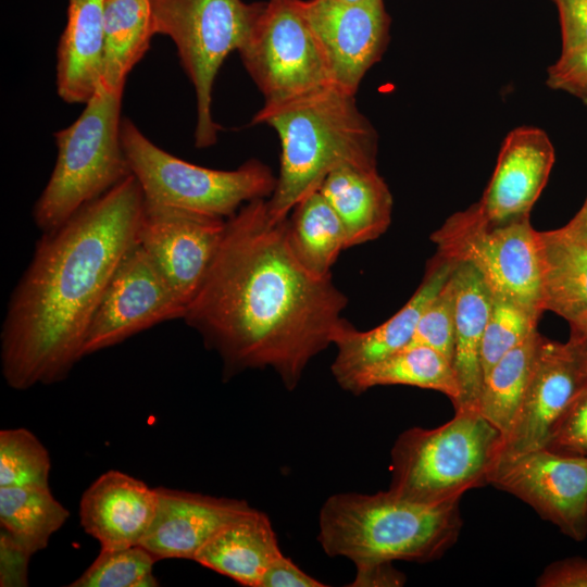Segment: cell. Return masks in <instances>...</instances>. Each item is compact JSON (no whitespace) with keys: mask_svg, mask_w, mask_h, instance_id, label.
<instances>
[{"mask_svg":"<svg viewBox=\"0 0 587 587\" xmlns=\"http://www.w3.org/2000/svg\"><path fill=\"white\" fill-rule=\"evenodd\" d=\"M157 510L141 541L158 561L193 560L223 527L253 508L245 500L155 487Z\"/></svg>","mask_w":587,"mask_h":587,"instance_id":"2e32d148","label":"cell"},{"mask_svg":"<svg viewBox=\"0 0 587 587\" xmlns=\"http://www.w3.org/2000/svg\"><path fill=\"white\" fill-rule=\"evenodd\" d=\"M266 200H252L226 220L183 320L220 355L225 379L271 367L292 390L310 361L334 345L348 299L332 275L301 264L287 218L273 220Z\"/></svg>","mask_w":587,"mask_h":587,"instance_id":"6da1fadb","label":"cell"},{"mask_svg":"<svg viewBox=\"0 0 587 587\" xmlns=\"http://www.w3.org/2000/svg\"><path fill=\"white\" fill-rule=\"evenodd\" d=\"M455 326V289L452 273L422 313L410 345L437 350L452 362Z\"/></svg>","mask_w":587,"mask_h":587,"instance_id":"d6a6232c","label":"cell"},{"mask_svg":"<svg viewBox=\"0 0 587 587\" xmlns=\"http://www.w3.org/2000/svg\"><path fill=\"white\" fill-rule=\"evenodd\" d=\"M546 83L587 105V45L561 51L559 59L547 70Z\"/></svg>","mask_w":587,"mask_h":587,"instance_id":"e575fe53","label":"cell"},{"mask_svg":"<svg viewBox=\"0 0 587 587\" xmlns=\"http://www.w3.org/2000/svg\"><path fill=\"white\" fill-rule=\"evenodd\" d=\"M32 553L7 530L0 532V586H27Z\"/></svg>","mask_w":587,"mask_h":587,"instance_id":"d590c367","label":"cell"},{"mask_svg":"<svg viewBox=\"0 0 587 587\" xmlns=\"http://www.w3.org/2000/svg\"><path fill=\"white\" fill-rule=\"evenodd\" d=\"M555 161L554 147L542 129L520 126L500 148L490 180L478 201L484 214L503 221L530 214L548 183Z\"/></svg>","mask_w":587,"mask_h":587,"instance_id":"e0dca14e","label":"cell"},{"mask_svg":"<svg viewBox=\"0 0 587 587\" xmlns=\"http://www.w3.org/2000/svg\"><path fill=\"white\" fill-rule=\"evenodd\" d=\"M266 2L242 0H151L154 35L170 37L196 96L195 146L217 141L220 125L212 115L218 70L249 38Z\"/></svg>","mask_w":587,"mask_h":587,"instance_id":"ba28073f","label":"cell"},{"mask_svg":"<svg viewBox=\"0 0 587 587\" xmlns=\"http://www.w3.org/2000/svg\"><path fill=\"white\" fill-rule=\"evenodd\" d=\"M145 199L129 175L38 240L8 303L0 334L5 383L25 390L66 378L84 357L93 313L138 242Z\"/></svg>","mask_w":587,"mask_h":587,"instance_id":"7a4b0ae2","label":"cell"},{"mask_svg":"<svg viewBox=\"0 0 587 587\" xmlns=\"http://www.w3.org/2000/svg\"><path fill=\"white\" fill-rule=\"evenodd\" d=\"M545 448L564 455L587 457V388L565 409Z\"/></svg>","mask_w":587,"mask_h":587,"instance_id":"836d02e7","label":"cell"},{"mask_svg":"<svg viewBox=\"0 0 587 587\" xmlns=\"http://www.w3.org/2000/svg\"><path fill=\"white\" fill-rule=\"evenodd\" d=\"M282 554L267 515L252 509L223 527L193 561L236 583L259 587L267 566Z\"/></svg>","mask_w":587,"mask_h":587,"instance_id":"603a6c76","label":"cell"},{"mask_svg":"<svg viewBox=\"0 0 587 587\" xmlns=\"http://www.w3.org/2000/svg\"><path fill=\"white\" fill-rule=\"evenodd\" d=\"M290 247L301 264L319 276H328L339 253L347 248L344 225L319 190L299 201L287 217Z\"/></svg>","mask_w":587,"mask_h":587,"instance_id":"4316f807","label":"cell"},{"mask_svg":"<svg viewBox=\"0 0 587 587\" xmlns=\"http://www.w3.org/2000/svg\"><path fill=\"white\" fill-rule=\"evenodd\" d=\"M385 385H405L439 391L451 400L453 408L460 398L452 362L437 350L423 345H409L365 367L342 389L358 395Z\"/></svg>","mask_w":587,"mask_h":587,"instance_id":"d4e9b609","label":"cell"},{"mask_svg":"<svg viewBox=\"0 0 587 587\" xmlns=\"http://www.w3.org/2000/svg\"><path fill=\"white\" fill-rule=\"evenodd\" d=\"M346 1H358V0H346Z\"/></svg>","mask_w":587,"mask_h":587,"instance_id":"7bdbcfd3","label":"cell"},{"mask_svg":"<svg viewBox=\"0 0 587 587\" xmlns=\"http://www.w3.org/2000/svg\"><path fill=\"white\" fill-rule=\"evenodd\" d=\"M153 36L151 0H105L100 82L124 88Z\"/></svg>","mask_w":587,"mask_h":587,"instance_id":"484cf974","label":"cell"},{"mask_svg":"<svg viewBox=\"0 0 587 587\" xmlns=\"http://www.w3.org/2000/svg\"><path fill=\"white\" fill-rule=\"evenodd\" d=\"M404 583L405 576L392 566V562H377L357 566V575L350 586L398 587Z\"/></svg>","mask_w":587,"mask_h":587,"instance_id":"ab89813d","label":"cell"},{"mask_svg":"<svg viewBox=\"0 0 587 587\" xmlns=\"http://www.w3.org/2000/svg\"><path fill=\"white\" fill-rule=\"evenodd\" d=\"M57 49L55 86L67 103H86L101 79L105 0H67Z\"/></svg>","mask_w":587,"mask_h":587,"instance_id":"ffe728a7","label":"cell"},{"mask_svg":"<svg viewBox=\"0 0 587 587\" xmlns=\"http://www.w3.org/2000/svg\"><path fill=\"white\" fill-rule=\"evenodd\" d=\"M563 227L576 239L587 245V195L580 209Z\"/></svg>","mask_w":587,"mask_h":587,"instance_id":"b9f144b4","label":"cell"},{"mask_svg":"<svg viewBox=\"0 0 587 587\" xmlns=\"http://www.w3.org/2000/svg\"><path fill=\"white\" fill-rule=\"evenodd\" d=\"M559 10L562 51L587 45V0H553Z\"/></svg>","mask_w":587,"mask_h":587,"instance_id":"8d00e7d4","label":"cell"},{"mask_svg":"<svg viewBox=\"0 0 587 587\" xmlns=\"http://www.w3.org/2000/svg\"><path fill=\"white\" fill-rule=\"evenodd\" d=\"M502 447V433L477 410L455 411L435 428H409L391 449L389 490L425 503L462 498L489 485Z\"/></svg>","mask_w":587,"mask_h":587,"instance_id":"5b68a950","label":"cell"},{"mask_svg":"<svg viewBox=\"0 0 587 587\" xmlns=\"http://www.w3.org/2000/svg\"><path fill=\"white\" fill-rule=\"evenodd\" d=\"M186 305L137 242L121 260L90 321L84 357L157 324L184 319Z\"/></svg>","mask_w":587,"mask_h":587,"instance_id":"8fae6325","label":"cell"},{"mask_svg":"<svg viewBox=\"0 0 587 587\" xmlns=\"http://www.w3.org/2000/svg\"><path fill=\"white\" fill-rule=\"evenodd\" d=\"M455 263L435 254L427 263L424 277L407 303L391 317L370 330H358L346 322L337 332L336 358L332 373L344 386L359 372L409 346L422 313L447 282Z\"/></svg>","mask_w":587,"mask_h":587,"instance_id":"ac0fdd59","label":"cell"},{"mask_svg":"<svg viewBox=\"0 0 587 587\" xmlns=\"http://www.w3.org/2000/svg\"><path fill=\"white\" fill-rule=\"evenodd\" d=\"M455 326L452 365L460 388L454 411L476 410L482 392V345L491 292L479 273L467 263H455Z\"/></svg>","mask_w":587,"mask_h":587,"instance_id":"7402d4cb","label":"cell"},{"mask_svg":"<svg viewBox=\"0 0 587 587\" xmlns=\"http://www.w3.org/2000/svg\"><path fill=\"white\" fill-rule=\"evenodd\" d=\"M332 85L354 95L385 52L390 17L383 0H301Z\"/></svg>","mask_w":587,"mask_h":587,"instance_id":"4fadbf2b","label":"cell"},{"mask_svg":"<svg viewBox=\"0 0 587 587\" xmlns=\"http://www.w3.org/2000/svg\"><path fill=\"white\" fill-rule=\"evenodd\" d=\"M123 92L100 82L76 121L54 134L55 164L33 211L43 233L132 175L121 140Z\"/></svg>","mask_w":587,"mask_h":587,"instance_id":"8992f818","label":"cell"},{"mask_svg":"<svg viewBox=\"0 0 587 587\" xmlns=\"http://www.w3.org/2000/svg\"><path fill=\"white\" fill-rule=\"evenodd\" d=\"M540 334L505 353L484 377L476 410L507 437L524 397Z\"/></svg>","mask_w":587,"mask_h":587,"instance_id":"f1b7e54d","label":"cell"},{"mask_svg":"<svg viewBox=\"0 0 587 587\" xmlns=\"http://www.w3.org/2000/svg\"><path fill=\"white\" fill-rule=\"evenodd\" d=\"M585 388L587 378L566 342L540 335L532 374L499 461L545 448L558 420Z\"/></svg>","mask_w":587,"mask_h":587,"instance_id":"9a60e30c","label":"cell"},{"mask_svg":"<svg viewBox=\"0 0 587 587\" xmlns=\"http://www.w3.org/2000/svg\"><path fill=\"white\" fill-rule=\"evenodd\" d=\"M489 485L524 501L571 539L587 537V457L536 449L499 461Z\"/></svg>","mask_w":587,"mask_h":587,"instance_id":"7c38bea8","label":"cell"},{"mask_svg":"<svg viewBox=\"0 0 587 587\" xmlns=\"http://www.w3.org/2000/svg\"><path fill=\"white\" fill-rule=\"evenodd\" d=\"M542 312L508 296L491 294L482 345L484 377L498 360L537 332Z\"/></svg>","mask_w":587,"mask_h":587,"instance_id":"f546056e","label":"cell"},{"mask_svg":"<svg viewBox=\"0 0 587 587\" xmlns=\"http://www.w3.org/2000/svg\"><path fill=\"white\" fill-rule=\"evenodd\" d=\"M265 124L280 141L279 173L267 210L275 221L319 190L344 164L376 166L378 135L355 96L328 85L294 99L263 104L251 125Z\"/></svg>","mask_w":587,"mask_h":587,"instance_id":"3957f363","label":"cell"},{"mask_svg":"<svg viewBox=\"0 0 587 587\" xmlns=\"http://www.w3.org/2000/svg\"><path fill=\"white\" fill-rule=\"evenodd\" d=\"M320 580L299 569L290 558L279 554L267 566L259 587H323Z\"/></svg>","mask_w":587,"mask_h":587,"instance_id":"f35d334b","label":"cell"},{"mask_svg":"<svg viewBox=\"0 0 587 587\" xmlns=\"http://www.w3.org/2000/svg\"><path fill=\"white\" fill-rule=\"evenodd\" d=\"M158 560L141 545L118 549H100L88 569L71 587H154Z\"/></svg>","mask_w":587,"mask_h":587,"instance_id":"4dcf8cb0","label":"cell"},{"mask_svg":"<svg viewBox=\"0 0 587 587\" xmlns=\"http://www.w3.org/2000/svg\"><path fill=\"white\" fill-rule=\"evenodd\" d=\"M319 191L340 218L347 248L377 239L390 225L392 196L376 166L340 165Z\"/></svg>","mask_w":587,"mask_h":587,"instance_id":"44dd1931","label":"cell"},{"mask_svg":"<svg viewBox=\"0 0 587 587\" xmlns=\"http://www.w3.org/2000/svg\"><path fill=\"white\" fill-rule=\"evenodd\" d=\"M157 510L155 488L123 472L111 470L83 494L80 525L101 549L140 545Z\"/></svg>","mask_w":587,"mask_h":587,"instance_id":"d6986e66","label":"cell"},{"mask_svg":"<svg viewBox=\"0 0 587 587\" xmlns=\"http://www.w3.org/2000/svg\"><path fill=\"white\" fill-rule=\"evenodd\" d=\"M264 104L283 102L332 85L301 0H268L238 50Z\"/></svg>","mask_w":587,"mask_h":587,"instance_id":"30bf717a","label":"cell"},{"mask_svg":"<svg viewBox=\"0 0 587 587\" xmlns=\"http://www.w3.org/2000/svg\"><path fill=\"white\" fill-rule=\"evenodd\" d=\"M538 587H587V558L570 557L547 565L536 580Z\"/></svg>","mask_w":587,"mask_h":587,"instance_id":"74e56055","label":"cell"},{"mask_svg":"<svg viewBox=\"0 0 587 587\" xmlns=\"http://www.w3.org/2000/svg\"><path fill=\"white\" fill-rule=\"evenodd\" d=\"M225 224L220 217L145 204L138 243L186 309L211 266Z\"/></svg>","mask_w":587,"mask_h":587,"instance_id":"5bb4252c","label":"cell"},{"mask_svg":"<svg viewBox=\"0 0 587 587\" xmlns=\"http://www.w3.org/2000/svg\"><path fill=\"white\" fill-rule=\"evenodd\" d=\"M460 500L425 503L389 489L333 495L321 508L317 540L327 555L348 558L355 567L396 560L429 562L458 540Z\"/></svg>","mask_w":587,"mask_h":587,"instance_id":"277c9868","label":"cell"},{"mask_svg":"<svg viewBox=\"0 0 587 587\" xmlns=\"http://www.w3.org/2000/svg\"><path fill=\"white\" fill-rule=\"evenodd\" d=\"M430 239L437 254L453 263L472 265L491 294L545 311L538 232L532 226L529 214L494 221L476 202L450 215Z\"/></svg>","mask_w":587,"mask_h":587,"instance_id":"9c48e42d","label":"cell"},{"mask_svg":"<svg viewBox=\"0 0 587 587\" xmlns=\"http://www.w3.org/2000/svg\"><path fill=\"white\" fill-rule=\"evenodd\" d=\"M49 452L28 429L0 432V487L49 486Z\"/></svg>","mask_w":587,"mask_h":587,"instance_id":"1f68e13d","label":"cell"},{"mask_svg":"<svg viewBox=\"0 0 587 587\" xmlns=\"http://www.w3.org/2000/svg\"><path fill=\"white\" fill-rule=\"evenodd\" d=\"M121 140L147 207L227 220L243 204L268 199L276 185L271 168L255 159L230 171L182 160L158 147L127 117L122 120Z\"/></svg>","mask_w":587,"mask_h":587,"instance_id":"52a82bcc","label":"cell"},{"mask_svg":"<svg viewBox=\"0 0 587 587\" xmlns=\"http://www.w3.org/2000/svg\"><path fill=\"white\" fill-rule=\"evenodd\" d=\"M569 325L570 338L566 345L587 378V314L569 323Z\"/></svg>","mask_w":587,"mask_h":587,"instance_id":"60d3db41","label":"cell"},{"mask_svg":"<svg viewBox=\"0 0 587 587\" xmlns=\"http://www.w3.org/2000/svg\"><path fill=\"white\" fill-rule=\"evenodd\" d=\"M70 512L49 486L0 487V525L32 554L45 549Z\"/></svg>","mask_w":587,"mask_h":587,"instance_id":"83f0119b","label":"cell"},{"mask_svg":"<svg viewBox=\"0 0 587 587\" xmlns=\"http://www.w3.org/2000/svg\"><path fill=\"white\" fill-rule=\"evenodd\" d=\"M540 291L545 311L567 323L587 314V245L563 226L538 232Z\"/></svg>","mask_w":587,"mask_h":587,"instance_id":"cb8c5ba5","label":"cell"}]
</instances>
